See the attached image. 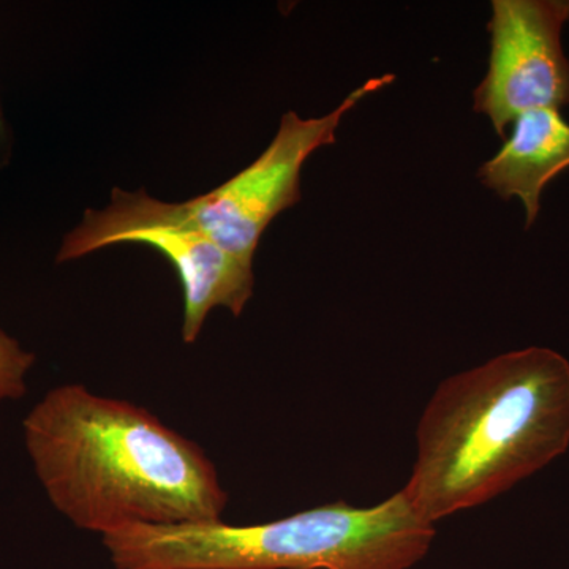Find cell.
<instances>
[{
  "instance_id": "obj_1",
  "label": "cell",
  "mask_w": 569,
  "mask_h": 569,
  "mask_svg": "<svg viewBox=\"0 0 569 569\" xmlns=\"http://www.w3.org/2000/svg\"><path fill=\"white\" fill-rule=\"evenodd\" d=\"M24 447L56 511L100 537L132 526L222 520L228 493L208 455L127 400L52 388L22 421Z\"/></svg>"
},
{
  "instance_id": "obj_2",
  "label": "cell",
  "mask_w": 569,
  "mask_h": 569,
  "mask_svg": "<svg viewBox=\"0 0 569 569\" xmlns=\"http://www.w3.org/2000/svg\"><path fill=\"white\" fill-rule=\"evenodd\" d=\"M568 448V359L550 348L509 351L437 388L402 490L437 523L488 503Z\"/></svg>"
},
{
  "instance_id": "obj_3",
  "label": "cell",
  "mask_w": 569,
  "mask_h": 569,
  "mask_svg": "<svg viewBox=\"0 0 569 569\" xmlns=\"http://www.w3.org/2000/svg\"><path fill=\"white\" fill-rule=\"evenodd\" d=\"M436 535L400 489L370 508L339 500L257 526H132L102 541L118 569H411Z\"/></svg>"
},
{
  "instance_id": "obj_4",
  "label": "cell",
  "mask_w": 569,
  "mask_h": 569,
  "mask_svg": "<svg viewBox=\"0 0 569 569\" xmlns=\"http://www.w3.org/2000/svg\"><path fill=\"white\" fill-rule=\"evenodd\" d=\"M121 244L152 247L173 264L182 284L186 343L198 339L206 318L216 307H224L239 317L252 299V261L216 244L183 216L179 203L157 200L144 190L114 189L110 204L86 209L78 227L63 238L56 260L67 263Z\"/></svg>"
},
{
  "instance_id": "obj_5",
  "label": "cell",
  "mask_w": 569,
  "mask_h": 569,
  "mask_svg": "<svg viewBox=\"0 0 569 569\" xmlns=\"http://www.w3.org/2000/svg\"><path fill=\"white\" fill-rule=\"evenodd\" d=\"M395 80V74H383L365 82L323 118L301 119L288 111L274 140L253 163L211 192L182 201L179 209L216 244L253 263L269 223L301 201V171L307 159L317 149L335 144L348 111Z\"/></svg>"
},
{
  "instance_id": "obj_6",
  "label": "cell",
  "mask_w": 569,
  "mask_h": 569,
  "mask_svg": "<svg viewBox=\"0 0 569 569\" xmlns=\"http://www.w3.org/2000/svg\"><path fill=\"white\" fill-rule=\"evenodd\" d=\"M569 2L493 0L489 69L475 89L473 110L486 114L498 137L520 114L569 103V59L561 29Z\"/></svg>"
},
{
  "instance_id": "obj_7",
  "label": "cell",
  "mask_w": 569,
  "mask_h": 569,
  "mask_svg": "<svg viewBox=\"0 0 569 569\" xmlns=\"http://www.w3.org/2000/svg\"><path fill=\"white\" fill-rule=\"evenodd\" d=\"M511 137L478 178L503 200L519 198L526 208V227L537 220L542 190L569 168V123L559 110L541 108L520 114Z\"/></svg>"
},
{
  "instance_id": "obj_8",
  "label": "cell",
  "mask_w": 569,
  "mask_h": 569,
  "mask_svg": "<svg viewBox=\"0 0 569 569\" xmlns=\"http://www.w3.org/2000/svg\"><path fill=\"white\" fill-rule=\"evenodd\" d=\"M36 355L0 329V408L28 395V376Z\"/></svg>"
},
{
  "instance_id": "obj_9",
  "label": "cell",
  "mask_w": 569,
  "mask_h": 569,
  "mask_svg": "<svg viewBox=\"0 0 569 569\" xmlns=\"http://www.w3.org/2000/svg\"><path fill=\"white\" fill-rule=\"evenodd\" d=\"M6 122H3L2 108H0V140L6 138Z\"/></svg>"
}]
</instances>
